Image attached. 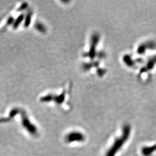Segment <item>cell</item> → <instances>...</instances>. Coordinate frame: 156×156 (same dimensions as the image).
Returning a JSON list of instances; mask_svg holds the SVG:
<instances>
[{
    "label": "cell",
    "instance_id": "4",
    "mask_svg": "<svg viewBox=\"0 0 156 156\" xmlns=\"http://www.w3.org/2000/svg\"><path fill=\"white\" fill-rule=\"evenodd\" d=\"M23 19H24V16L23 14L20 15L16 19V20L14 21V22L13 23V28H17V27L19 26V25L20 24V23L23 21Z\"/></svg>",
    "mask_w": 156,
    "mask_h": 156
},
{
    "label": "cell",
    "instance_id": "2",
    "mask_svg": "<svg viewBox=\"0 0 156 156\" xmlns=\"http://www.w3.org/2000/svg\"><path fill=\"white\" fill-rule=\"evenodd\" d=\"M84 139L82 135L79 133H72L70 134L67 137V141L69 142H74V141H81Z\"/></svg>",
    "mask_w": 156,
    "mask_h": 156
},
{
    "label": "cell",
    "instance_id": "6",
    "mask_svg": "<svg viewBox=\"0 0 156 156\" xmlns=\"http://www.w3.org/2000/svg\"><path fill=\"white\" fill-rule=\"evenodd\" d=\"M19 112V110L17 109H14L12 110H11L10 113V117H13L16 114H17Z\"/></svg>",
    "mask_w": 156,
    "mask_h": 156
},
{
    "label": "cell",
    "instance_id": "5",
    "mask_svg": "<svg viewBox=\"0 0 156 156\" xmlns=\"http://www.w3.org/2000/svg\"><path fill=\"white\" fill-rule=\"evenodd\" d=\"M30 21H31V14H28L26 19V21H25V23H24V26L26 27H27L30 23Z\"/></svg>",
    "mask_w": 156,
    "mask_h": 156
},
{
    "label": "cell",
    "instance_id": "7",
    "mask_svg": "<svg viewBox=\"0 0 156 156\" xmlns=\"http://www.w3.org/2000/svg\"><path fill=\"white\" fill-rule=\"evenodd\" d=\"M27 6V3L26 2H24V3H23V4L21 5V6L18 9V11L21 10H23V9L26 8Z\"/></svg>",
    "mask_w": 156,
    "mask_h": 156
},
{
    "label": "cell",
    "instance_id": "3",
    "mask_svg": "<svg viewBox=\"0 0 156 156\" xmlns=\"http://www.w3.org/2000/svg\"><path fill=\"white\" fill-rule=\"evenodd\" d=\"M155 152H156V144L152 146L144 147L142 149V153L144 156H152Z\"/></svg>",
    "mask_w": 156,
    "mask_h": 156
},
{
    "label": "cell",
    "instance_id": "1",
    "mask_svg": "<svg viewBox=\"0 0 156 156\" xmlns=\"http://www.w3.org/2000/svg\"><path fill=\"white\" fill-rule=\"evenodd\" d=\"M130 132V128L128 126H127L124 129V134L123 135V137L120 138L119 139H117L115 142L113 146L108 152L106 156H115L117 150H119L120 149V148L123 145L124 143L127 140V138H128Z\"/></svg>",
    "mask_w": 156,
    "mask_h": 156
}]
</instances>
